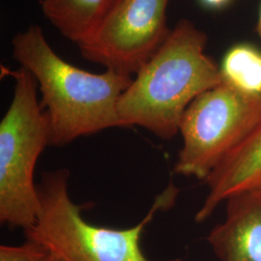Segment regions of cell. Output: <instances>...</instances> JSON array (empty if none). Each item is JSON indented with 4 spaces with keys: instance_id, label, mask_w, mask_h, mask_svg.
Returning <instances> with one entry per match:
<instances>
[{
    "instance_id": "obj_1",
    "label": "cell",
    "mask_w": 261,
    "mask_h": 261,
    "mask_svg": "<svg viewBox=\"0 0 261 261\" xmlns=\"http://www.w3.org/2000/svg\"><path fill=\"white\" fill-rule=\"evenodd\" d=\"M13 56L34 76L47 115L49 145L63 146L81 137L124 127L118 102L133 77L112 70L93 74L71 65L33 25L12 40Z\"/></svg>"
},
{
    "instance_id": "obj_2",
    "label": "cell",
    "mask_w": 261,
    "mask_h": 261,
    "mask_svg": "<svg viewBox=\"0 0 261 261\" xmlns=\"http://www.w3.org/2000/svg\"><path fill=\"white\" fill-rule=\"evenodd\" d=\"M206 43L205 33L190 20L171 29L119 99L124 127L140 126L165 140L177 135L189 106L223 83L219 66L205 54Z\"/></svg>"
},
{
    "instance_id": "obj_3",
    "label": "cell",
    "mask_w": 261,
    "mask_h": 261,
    "mask_svg": "<svg viewBox=\"0 0 261 261\" xmlns=\"http://www.w3.org/2000/svg\"><path fill=\"white\" fill-rule=\"evenodd\" d=\"M69 175L67 169L42 174L37 185L40 210L36 223L24 230L27 240L59 261H149L141 251L140 236L154 215L173 205L177 188L169 184L140 224L113 229L84 220L83 206L75 204L69 195Z\"/></svg>"
},
{
    "instance_id": "obj_4",
    "label": "cell",
    "mask_w": 261,
    "mask_h": 261,
    "mask_svg": "<svg viewBox=\"0 0 261 261\" xmlns=\"http://www.w3.org/2000/svg\"><path fill=\"white\" fill-rule=\"evenodd\" d=\"M16 85L0 122V221L27 230L37 221L40 199L34 171L49 145L47 115L38 101L37 83L23 67L9 72Z\"/></svg>"
},
{
    "instance_id": "obj_5",
    "label": "cell",
    "mask_w": 261,
    "mask_h": 261,
    "mask_svg": "<svg viewBox=\"0 0 261 261\" xmlns=\"http://www.w3.org/2000/svg\"><path fill=\"white\" fill-rule=\"evenodd\" d=\"M261 122V96L222 83L200 94L183 115V145L173 171L205 180Z\"/></svg>"
},
{
    "instance_id": "obj_6",
    "label": "cell",
    "mask_w": 261,
    "mask_h": 261,
    "mask_svg": "<svg viewBox=\"0 0 261 261\" xmlns=\"http://www.w3.org/2000/svg\"><path fill=\"white\" fill-rule=\"evenodd\" d=\"M169 0H112L103 19L77 46L90 62L136 75L164 44Z\"/></svg>"
},
{
    "instance_id": "obj_7",
    "label": "cell",
    "mask_w": 261,
    "mask_h": 261,
    "mask_svg": "<svg viewBox=\"0 0 261 261\" xmlns=\"http://www.w3.org/2000/svg\"><path fill=\"white\" fill-rule=\"evenodd\" d=\"M224 202V221L207 237L215 254L221 261H261V193H238Z\"/></svg>"
},
{
    "instance_id": "obj_8",
    "label": "cell",
    "mask_w": 261,
    "mask_h": 261,
    "mask_svg": "<svg viewBox=\"0 0 261 261\" xmlns=\"http://www.w3.org/2000/svg\"><path fill=\"white\" fill-rule=\"evenodd\" d=\"M208 195L196 215L205 222L228 197L243 192L261 193V122L205 179Z\"/></svg>"
},
{
    "instance_id": "obj_9",
    "label": "cell",
    "mask_w": 261,
    "mask_h": 261,
    "mask_svg": "<svg viewBox=\"0 0 261 261\" xmlns=\"http://www.w3.org/2000/svg\"><path fill=\"white\" fill-rule=\"evenodd\" d=\"M112 0H42L41 8L47 20L64 36L76 43L95 30Z\"/></svg>"
},
{
    "instance_id": "obj_10",
    "label": "cell",
    "mask_w": 261,
    "mask_h": 261,
    "mask_svg": "<svg viewBox=\"0 0 261 261\" xmlns=\"http://www.w3.org/2000/svg\"><path fill=\"white\" fill-rule=\"evenodd\" d=\"M220 73L224 84L250 95L261 96V49L248 43L236 44L222 59Z\"/></svg>"
},
{
    "instance_id": "obj_11",
    "label": "cell",
    "mask_w": 261,
    "mask_h": 261,
    "mask_svg": "<svg viewBox=\"0 0 261 261\" xmlns=\"http://www.w3.org/2000/svg\"><path fill=\"white\" fill-rule=\"evenodd\" d=\"M48 252L36 243L27 241L21 246H1L0 261H43Z\"/></svg>"
},
{
    "instance_id": "obj_12",
    "label": "cell",
    "mask_w": 261,
    "mask_h": 261,
    "mask_svg": "<svg viewBox=\"0 0 261 261\" xmlns=\"http://www.w3.org/2000/svg\"><path fill=\"white\" fill-rule=\"evenodd\" d=\"M233 0H198L200 5L205 9L221 11L228 7Z\"/></svg>"
},
{
    "instance_id": "obj_13",
    "label": "cell",
    "mask_w": 261,
    "mask_h": 261,
    "mask_svg": "<svg viewBox=\"0 0 261 261\" xmlns=\"http://www.w3.org/2000/svg\"><path fill=\"white\" fill-rule=\"evenodd\" d=\"M256 31L261 38V4L259 8V14H258V20H257V25H256Z\"/></svg>"
},
{
    "instance_id": "obj_14",
    "label": "cell",
    "mask_w": 261,
    "mask_h": 261,
    "mask_svg": "<svg viewBox=\"0 0 261 261\" xmlns=\"http://www.w3.org/2000/svg\"><path fill=\"white\" fill-rule=\"evenodd\" d=\"M43 261H59L57 258H56L55 255H53V254H50V253H47V256L45 257V259Z\"/></svg>"
}]
</instances>
